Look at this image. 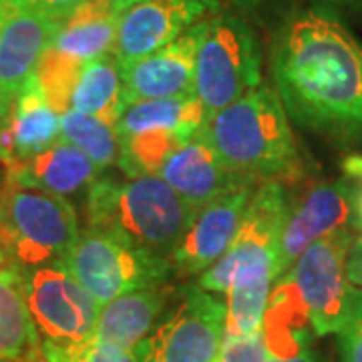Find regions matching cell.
<instances>
[{
  "instance_id": "cell-1",
  "label": "cell",
  "mask_w": 362,
  "mask_h": 362,
  "mask_svg": "<svg viewBox=\"0 0 362 362\" xmlns=\"http://www.w3.org/2000/svg\"><path fill=\"white\" fill-rule=\"evenodd\" d=\"M274 89L288 119L338 149L362 153V40L322 0L274 28Z\"/></svg>"
},
{
  "instance_id": "cell-2",
  "label": "cell",
  "mask_w": 362,
  "mask_h": 362,
  "mask_svg": "<svg viewBox=\"0 0 362 362\" xmlns=\"http://www.w3.org/2000/svg\"><path fill=\"white\" fill-rule=\"evenodd\" d=\"M199 133L221 161L252 183L300 180L304 159L276 89L259 85L207 117Z\"/></svg>"
},
{
  "instance_id": "cell-3",
  "label": "cell",
  "mask_w": 362,
  "mask_h": 362,
  "mask_svg": "<svg viewBox=\"0 0 362 362\" xmlns=\"http://www.w3.org/2000/svg\"><path fill=\"white\" fill-rule=\"evenodd\" d=\"M197 214L159 175L135 180L99 175L87 189L89 228L163 258H171Z\"/></svg>"
},
{
  "instance_id": "cell-4",
  "label": "cell",
  "mask_w": 362,
  "mask_h": 362,
  "mask_svg": "<svg viewBox=\"0 0 362 362\" xmlns=\"http://www.w3.org/2000/svg\"><path fill=\"white\" fill-rule=\"evenodd\" d=\"M262 66V47L247 18L238 13H218L202 23L194 95L207 117L259 87Z\"/></svg>"
},
{
  "instance_id": "cell-5",
  "label": "cell",
  "mask_w": 362,
  "mask_h": 362,
  "mask_svg": "<svg viewBox=\"0 0 362 362\" xmlns=\"http://www.w3.org/2000/svg\"><path fill=\"white\" fill-rule=\"evenodd\" d=\"M78 233L77 211L63 195L18 185L0 195V246L21 270L65 259Z\"/></svg>"
},
{
  "instance_id": "cell-6",
  "label": "cell",
  "mask_w": 362,
  "mask_h": 362,
  "mask_svg": "<svg viewBox=\"0 0 362 362\" xmlns=\"http://www.w3.org/2000/svg\"><path fill=\"white\" fill-rule=\"evenodd\" d=\"M288 192L282 181H264L247 202L232 246L207 272L197 286L226 294L230 288L259 280L276 282V262L288 218Z\"/></svg>"
},
{
  "instance_id": "cell-7",
  "label": "cell",
  "mask_w": 362,
  "mask_h": 362,
  "mask_svg": "<svg viewBox=\"0 0 362 362\" xmlns=\"http://www.w3.org/2000/svg\"><path fill=\"white\" fill-rule=\"evenodd\" d=\"M63 262L101 308L135 290L163 286L173 272L169 258L93 228L78 233Z\"/></svg>"
},
{
  "instance_id": "cell-8",
  "label": "cell",
  "mask_w": 362,
  "mask_h": 362,
  "mask_svg": "<svg viewBox=\"0 0 362 362\" xmlns=\"http://www.w3.org/2000/svg\"><path fill=\"white\" fill-rule=\"evenodd\" d=\"M223 334L226 304L199 286H183L161 322L135 346L137 362H214Z\"/></svg>"
},
{
  "instance_id": "cell-9",
  "label": "cell",
  "mask_w": 362,
  "mask_h": 362,
  "mask_svg": "<svg viewBox=\"0 0 362 362\" xmlns=\"http://www.w3.org/2000/svg\"><path fill=\"white\" fill-rule=\"evenodd\" d=\"M25 294L40 346H75L93 337L101 306L63 259L26 270Z\"/></svg>"
},
{
  "instance_id": "cell-10",
  "label": "cell",
  "mask_w": 362,
  "mask_h": 362,
  "mask_svg": "<svg viewBox=\"0 0 362 362\" xmlns=\"http://www.w3.org/2000/svg\"><path fill=\"white\" fill-rule=\"evenodd\" d=\"M354 240L352 230L330 233L312 244L284 274L302 298L316 337L338 334L349 318L354 286L346 278V258Z\"/></svg>"
},
{
  "instance_id": "cell-11",
  "label": "cell",
  "mask_w": 362,
  "mask_h": 362,
  "mask_svg": "<svg viewBox=\"0 0 362 362\" xmlns=\"http://www.w3.org/2000/svg\"><path fill=\"white\" fill-rule=\"evenodd\" d=\"M340 230H361L358 185L346 175L314 185L296 206H290L278 250L276 278L280 280L288 274L312 244Z\"/></svg>"
},
{
  "instance_id": "cell-12",
  "label": "cell",
  "mask_w": 362,
  "mask_h": 362,
  "mask_svg": "<svg viewBox=\"0 0 362 362\" xmlns=\"http://www.w3.org/2000/svg\"><path fill=\"white\" fill-rule=\"evenodd\" d=\"M221 13V0H127L113 47L119 69L153 54Z\"/></svg>"
},
{
  "instance_id": "cell-13",
  "label": "cell",
  "mask_w": 362,
  "mask_h": 362,
  "mask_svg": "<svg viewBox=\"0 0 362 362\" xmlns=\"http://www.w3.org/2000/svg\"><path fill=\"white\" fill-rule=\"evenodd\" d=\"M59 28L61 21L8 2L0 25V121L11 115L16 97L37 75Z\"/></svg>"
},
{
  "instance_id": "cell-14",
  "label": "cell",
  "mask_w": 362,
  "mask_h": 362,
  "mask_svg": "<svg viewBox=\"0 0 362 362\" xmlns=\"http://www.w3.org/2000/svg\"><path fill=\"white\" fill-rule=\"evenodd\" d=\"M202 23L153 54L121 69L125 109L139 101L169 99L194 93L195 54Z\"/></svg>"
},
{
  "instance_id": "cell-15",
  "label": "cell",
  "mask_w": 362,
  "mask_h": 362,
  "mask_svg": "<svg viewBox=\"0 0 362 362\" xmlns=\"http://www.w3.org/2000/svg\"><path fill=\"white\" fill-rule=\"evenodd\" d=\"M159 177L197 211L223 195L256 187V183L233 173L199 131L168 157Z\"/></svg>"
},
{
  "instance_id": "cell-16",
  "label": "cell",
  "mask_w": 362,
  "mask_h": 362,
  "mask_svg": "<svg viewBox=\"0 0 362 362\" xmlns=\"http://www.w3.org/2000/svg\"><path fill=\"white\" fill-rule=\"evenodd\" d=\"M252 194L254 187H244L204 207L169 258L173 272L197 276L220 262L240 230Z\"/></svg>"
},
{
  "instance_id": "cell-17",
  "label": "cell",
  "mask_w": 362,
  "mask_h": 362,
  "mask_svg": "<svg viewBox=\"0 0 362 362\" xmlns=\"http://www.w3.org/2000/svg\"><path fill=\"white\" fill-rule=\"evenodd\" d=\"M61 139V115L47 101L35 75L16 97L11 115L0 121V161L11 168Z\"/></svg>"
},
{
  "instance_id": "cell-18",
  "label": "cell",
  "mask_w": 362,
  "mask_h": 362,
  "mask_svg": "<svg viewBox=\"0 0 362 362\" xmlns=\"http://www.w3.org/2000/svg\"><path fill=\"white\" fill-rule=\"evenodd\" d=\"M103 169L65 139L8 168L13 185L54 195H69L90 185Z\"/></svg>"
},
{
  "instance_id": "cell-19",
  "label": "cell",
  "mask_w": 362,
  "mask_h": 362,
  "mask_svg": "<svg viewBox=\"0 0 362 362\" xmlns=\"http://www.w3.org/2000/svg\"><path fill=\"white\" fill-rule=\"evenodd\" d=\"M173 296L175 290L163 286L119 296L101 308L90 338L123 349H135L156 328L157 318L168 310Z\"/></svg>"
},
{
  "instance_id": "cell-20",
  "label": "cell",
  "mask_w": 362,
  "mask_h": 362,
  "mask_svg": "<svg viewBox=\"0 0 362 362\" xmlns=\"http://www.w3.org/2000/svg\"><path fill=\"white\" fill-rule=\"evenodd\" d=\"M127 0H89L61 23L52 40L57 51L89 63L113 51Z\"/></svg>"
},
{
  "instance_id": "cell-21",
  "label": "cell",
  "mask_w": 362,
  "mask_h": 362,
  "mask_svg": "<svg viewBox=\"0 0 362 362\" xmlns=\"http://www.w3.org/2000/svg\"><path fill=\"white\" fill-rule=\"evenodd\" d=\"M40 340L25 294V270L13 262L0 268V362H33Z\"/></svg>"
},
{
  "instance_id": "cell-22",
  "label": "cell",
  "mask_w": 362,
  "mask_h": 362,
  "mask_svg": "<svg viewBox=\"0 0 362 362\" xmlns=\"http://www.w3.org/2000/svg\"><path fill=\"white\" fill-rule=\"evenodd\" d=\"M206 119L204 107L192 93L181 97L151 99V101L129 105L115 123V131L119 137H125L139 131L163 129L180 133L185 139H192L204 127Z\"/></svg>"
},
{
  "instance_id": "cell-23",
  "label": "cell",
  "mask_w": 362,
  "mask_h": 362,
  "mask_svg": "<svg viewBox=\"0 0 362 362\" xmlns=\"http://www.w3.org/2000/svg\"><path fill=\"white\" fill-rule=\"evenodd\" d=\"M71 109L83 115L97 117L109 125H115L123 105V78L115 57L109 52L83 66L77 87L73 93Z\"/></svg>"
},
{
  "instance_id": "cell-24",
  "label": "cell",
  "mask_w": 362,
  "mask_h": 362,
  "mask_svg": "<svg viewBox=\"0 0 362 362\" xmlns=\"http://www.w3.org/2000/svg\"><path fill=\"white\" fill-rule=\"evenodd\" d=\"M61 135L101 169L111 168L119 161V135L115 125H109L97 117L69 109L61 115Z\"/></svg>"
},
{
  "instance_id": "cell-25",
  "label": "cell",
  "mask_w": 362,
  "mask_h": 362,
  "mask_svg": "<svg viewBox=\"0 0 362 362\" xmlns=\"http://www.w3.org/2000/svg\"><path fill=\"white\" fill-rule=\"evenodd\" d=\"M274 282L259 280L240 284L226 292V334L247 337L264 328V318L270 304Z\"/></svg>"
},
{
  "instance_id": "cell-26",
  "label": "cell",
  "mask_w": 362,
  "mask_h": 362,
  "mask_svg": "<svg viewBox=\"0 0 362 362\" xmlns=\"http://www.w3.org/2000/svg\"><path fill=\"white\" fill-rule=\"evenodd\" d=\"M83 66L85 63L69 57L65 52L57 51L54 47L45 52V57L40 61L39 69H37V81H39L47 101L51 103V107L59 115H63L65 111L71 109L73 93L77 87L78 77L83 73Z\"/></svg>"
},
{
  "instance_id": "cell-27",
  "label": "cell",
  "mask_w": 362,
  "mask_h": 362,
  "mask_svg": "<svg viewBox=\"0 0 362 362\" xmlns=\"http://www.w3.org/2000/svg\"><path fill=\"white\" fill-rule=\"evenodd\" d=\"M45 362H137L135 349H123L115 344L89 338L75 346H40Z\"/></svg>"
},
{
  "instance_id": "cell-28",
  "label": "cell",
  "mask_w": 362,
  "mask_h": 362,
  "mask_svg": "<svg viewBox=\"0 0 362 362\" xmlns=\"http://www.w3.org/2000/svg\"><path fill=\"white\" fill-rule=\"evenodd\" d=\"M244 18L256 21L272 30L300 6V0H223Z\"/></svg>"
},
{
  "instance_id": "cell-29",
  "label": "cell",
  "mask_w": 362,
  "mask_h": 362,
  "mask_svg": "<svg viewBox=\"0 0 362 362\" xmlns=\"http://www.w3.org/2000/svg\"><path fill=\"white\" fill-rule=\"evenodd\" d=\"M270 356L264 330L247 337H223L214 362H266Z\"/></svg>"
},
{
  "instance_id": "cell-30",
  "label": "cell",
  "mask_w": 362,
  "mask_h": 362,
  "mask_svg": "<svg viewBox=\"0 0 362 362\" xmlns=\"http://www.w3.org/2000/svg\"><path fill=\"white\" fill-rule=\"evenodd\" d=\"M342 362H362V290L354 288L349 318L338 332Z\"/></svg>"
},
{
  "instance_id": "cell-31",
  "label": "cell",
  "mask_w": 362,
  "mask_h": 362,
  "mask_svg": "<svg viewBox=\"0 0 362 362\" xmlns=\"http://www.w3.org/2000/svg\"><path fill=\"white\" fill-rule=\"evenodd\" d=\"M85 2H89V0H13V4L30 8L35 13L45 14V16L61 21V23L66 16L75 13L78 6H83Z\"/></svg>"
},
{
  "instance_id": "cell-32",
  "label": "cell",
  "mask_w": 362,
  "mask_h": 362,
  "mask_svg": "<svg viewBox=\"0 0 362 362\" xmlns=\"http://www.w3.org/2000/svg\"><path fill=\"white\" fill-rule=\"evenodd\" d=\"M342 171L350 180L356 181L358 185V223L362 230V153H350L342 161Z\"/></svg>"
},
{
  "instance_id": "cell-33",
  "label": "cell",
  "mask_w": 362,
  "mask_h": 362,
  "mask_svg": "<svg viewBox=\"0 0 362 362\" xmlns=\"http://www.w3.org/2000/svg\"><path fill=\"white\" fill-rule=\"evenodd\" d=\"M346 278L352 286L362 288V238H356L346 258Z\"/></svg>"
},
{
  "instance_id": "cell-34",
  "label": "cell",
  "mask_w": 362,
  "mask_h": 362,
  "mask_svg": "<svg viewBox=\"0 0 362 362\" xmlns=\"http://www.w3.org/2000/svg\"><path fill=\"white\" fill-rule=\"evenodd\" d=\"M266 362H320V361L314 356V352H312L308 346H304V349H300L298 352L286 354V356H274V354H270Z\"/></svg>"
},
{
  "instance_id": "cell-35",
  "label": "cell",
  "mask_w": 362,
  "mask_h": 362,
  "mask_svg": "<svg viewBox=\"0 0 362 362\" xmlns=\"http://www.w3.org/2000/svg\"><path fill=\"white\" fill-rule=\"evenodd\" d=\"M322 2L330 4L337 11H344V13L362 18V0H322Z\"/></svg>"
},
{
  "instance_id": "cell-36",
  "label": "cell",
  "mask_w": 362,
  "mask_h": 362,
  "mask_svg": "<svg viewBox=\"0 0 362 362\" xmlns=\"http://www.w3.org/2000/svg\"><path fill=\"white\" fill-rule=\"evenodd\" d=\"M6 13H8V2H0V25H2V21H4V16H6Z\"/></svg>"
},
{
  "instance_id": "cell-37",
  "label": "cell",
  "mask_w": 362,
  "mask_h": 362,
  "mask_svg": "<svg viewBox=\"0 0 362 362\" xmlns=\"http://www.w3.org/2000/svg\"><path fill=\"white\" fill-rule=\"evenodd\" d=\"M6 262H8V256H6V252H4V247L0 246V268H2V266H4Z\"/></svg>"
},
{
  "instance_id": "cell-38",
  "label": "cell",
  "mask_w": 362,
  "mask_h": 362,
  "mask_svg": "<svg viewBox=\"0 0 362 362\" xmlns=\"http://www.w3.org/2000/svg\"><path fill=\"white\" fill-rule=\"evenodd\" d=\"M0 2H2V4H4V2H13V0H0Z\"/></svg>"
}]
</instances>
